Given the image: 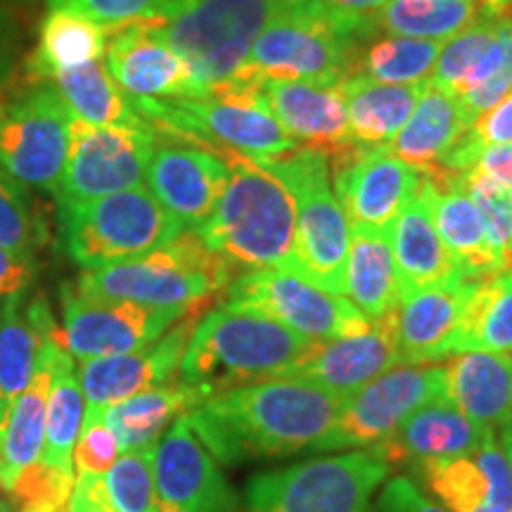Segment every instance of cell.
Wrapping results in <instances>:
<instances>
[{
    "mask_svg": "<svg viewBox=\"0 0 512 512\" xmlns=\"http://www.w3.org/2000/svg\"><path fill=\"white\" fill-rule=\"evenodd\" d=\"M342 399L302 377H271L209 396L185 415L219 465L313 451Z\"/></svg>",
    "mask_w": 512,
    "mask_h": 512,
    "instance_id": "obj_1",
    "label": "cell"
},
{
    "mask_svg": "<svg viewBox=\"0 0 512 512\" xmlns=\"http://www.w3.org/2000/svg\"><path fill=\"white\" fill-rule=\"evenodd\" d=\"M230 178L214 214L195 228L204 245L233 266L290 268L297 230V200L273 159H249L216 150Z\"/></svg>",
    "mask_w": 512,
    "mask_h": 512,
    "instance_id": "obj_2",
    "label": "cell"
},
{
    "mask_svg": "<svg viewBox=\"0 0 512 512\" xmlns=\"http://www.w3.org/2000/svg\"><path fill=\"white\" fill-rule=\"evenodd\" d=\"M311 344L259 313L219 306L197 318L176 380L204 401L245 384L290 375Z\"/></svg>",
    "mask_w": 512,
    "mask_h": 512,
    "instance_id": "obj_3",
    "label": "cell"
},
{
    "mask_svg": "<svg viewBox=\"0 0 512 512\" xmlns=\"http://www.w3.org/2000/svg\"><path fill=\"white\" fill-rule=\"evenodd\" d=\"M361 43L363 36L320 0H283L228 86L261 88L268 79L337 86L349 76Z\"/></svg>",
    "mask_w": 512,
    "mask_h": 512,
    "instance_id": "obj_4",
    "label": "cell"
},
{
    "mask_svg": "<svg viewBox=\"0 0 512 512\" xmlns=\"http://www.w3.org/2000/svg\"><path fill=\"white\" fill-rule=\"evenodd\" d=\"M235 278V266L204 245L195 230H181L174 240L93 271H83L76 290L88 297L117 299L159 309H197Z\"/></svg>",
    "mask_w": 512,
    "mask_h": 512,
    "instance_id": "obj_5",
    "label": "cell"
},
{
    "mask_svg": "<svg viewBox=\"0 0 512 512\" xmlns=\"http://www.w3.org/2000/svg\"><path fill=\"white\" fill-rule=\"evenodd\" d=\"M280 3L283 0H171L150 22L185 62L204 98L238 79Z\"/></svg>",
    "mask_w": 512,
    "mask_h": 512,
    "instance_id": "obj_6",
    "label": "cell"
},
{
    "mask_svg": "<svg viewBox=\"0 0 512 512\" xmlns=\"http://www.w3.org/2000/svg\"><path fill=\"white\" fill-rule=\"evenodd\" d=\"M136 112L164 136L233 150L249 159H280L299 150L261 98L259 88L226 86L192 100L131 98Z\"/></svg>",
    "mask_w": 512,
    "mask_h": 512,
    "instance_id": "obj_7",
    "label": "cell"
},
{
    "mask_svg": "<svg viewBox=\"0 0 512 512\" xmlns=\"http://www.w3.org/2000/svg\"><path fill=\"white\" fill-rule=\"evenodd\" d=\"M181 230L145 185L88 202H60L62 247L83 271L152 252Z\"/></svg>",
    "mask_w": 512,
    "mask_h": 512,
    "instance_id": "obj_8",
    "label": "cell"
},
{
    "mask_svg": "<svg viewBox=\"0 0 512 512\" xmlns=\"http://www.w3.org/2000/svg\"><path fill=\"white\" fill-rule=\"evenodd\" d=\"M389 470L373 448L311 458L254 477L240 512H368Z\"/></svg>",
    "mask_w": 512,
    "mask_h": 512,
    "instance_id": "obj_9",
    "label": "cell"
},
{
    "mask_svg": "<svg viewBox=\"0 0 512 512\" xmlns=\"http://www.w3.org/2000/svg\"><path fill=\"white\" fill-rule=\"evenodd\" d=\"M297 200L292 264L287 271L339 297H347V256L351 226L330 188V166L316 150L299 147L273 159Z\"/></svg>",
    "mask_w": 512,
    "mask_h": 512,
    "instance_id": "obj_10",
    "label": "cell"
},
{
    "mask_svg": "<svg viewBox=\"0 0 512 512\" xmlns=\"http://www.w3.org/2000/svg\"><path fill=\"white\" fill-rule=\"evenodd\" d=\"M221 306L271 318L311 342L361 335L373 328L347 297L309 283L287 268H254L230 280Z\"/></svg>",
    "mask_w": 512,
    "mask_h": 512,
    "instance_id": "obj_11",
    "label": "cell"
},
{
    "mask_svg": "<svg viewBox=\"0 0 512 512\" xmlns=\"http://www.w3.org/2000/svg\"><path fill=\"white\" fill-rule=\"evenodd\" d=\"M74 114L46 81L0 95V169L57 197Z\"/></svg>",
    "mask_w": 512,
    "mask_h": 512,
    "instance_id": "obj_12",
    "label": "cell"
},
{
    "mask_svg": "<svg viewBox=\"0 0 512 512\" xmlns=\"http://www.w3.org/2000/svg\"><path fill=\"white\" fill-rule=\"evenodd\" d=\"M439 399H446V366L401 363L344 399L311 453L373 448L392 437L408 415Z\"/></svg>",
    "mask_w": 512,
    "mask_h": 512,
    "instance_id": "obj_13",
    "label": "cell"
},
{
    "mask_svg": "<svg viewBox=\"0 0 512 512\" xmlns=\"http://www.w3.org/2000/svg\"><path fill=\"white\" fill-rule=\"evenodd\" d=\"M157 136L159 131L150 121L138 126H95L72 119L57 202H88L143 185Z\"/></svg>",
    "mask_w": 512,
    "mask_h": 512,
    "instance_id": "obj_14",
    "label": "cell"
},
{
    "mask_svg": "<svg viewBox=\"0 0 512 512\" xmlns=\"http://www.w3.org/2000/svg\"><path fill=\"white\" fill-rule=\"evenodd\" d=\"M62 347L74 361H91L143 349L195 309H159L117 299L88 297L74 283L62 285ZM200 309V306H197Z\"/></svg>",
    "mask_w": 512,
    "mask_h": 512,
    "instance_id": "obj_15",
    "label": "cell"
},
{
    "mask_svg": "<svg viewBox=\"0 0 512 512\" xmlns=\"http://www.w3.org/2000/svg\"><path fill=\"white\" fill-rule=\"evenodd\" d=\"M328 159L335 178V197L347 214L349 226L392 228L401 209L418 195L422 174L401 159L389 155L384 147L347 143Z\"/></svg>",
    "mask_w": 512,
    "mask_h": 512,
    "instance_id": "obj_16",
    "label": "cell"
},
{
    "mask_svg": "<svg viewBox=\"0 0 512 512\" xmlns=\"http://www.w3.org/2000/svg\"><path fill=\"white\" fill-rule=\"evenodd\" d=\"M152 470L159 512H240L238 496L188 418H178L157 441Z\"/></svg>",
    "mask_w": 512,
    "mask_h": 512,
    "instance_id": "obj_17",
    "label": "cell"
},
{
    "mask_svg": "<svg viewBox=\"0 0 512 512\" xmlns=\"http://www.w3.org/2000/svg\"><path fill=\"white\" fill-rule=\"evenodd\" d=\"M228 178L223 157L192 140L157 145L145 171L147 190L188 230L200 228L214 214Z\"/></svg>",
    "mask_w": 512,
    "mask_h": 512,
    "instance_id": "obj_18",
    "label": "cell"
},
{
    "mask_svg": "<svg viewBox=\"0 0 512 512\" xmlns=\"http://www.w3.org/2000/svg\"><path fill=\"white\" fill-rule=\"evenodd\" d=\"M197 309L178 320L162 337L128 354L91 358L79 363V382L86 411H100L147 389L176 382L178 366L197 323Z\"/></svg>",
    "mask_w": 512,
    "mask_h": 512,
    "instance_id": "obj_19",
    "label": "cell"
},
{
    "mask_svg": "<svg viewBox=\"0 0 512 512\" xmlns=\"http://www.w3.org/2000/svg\"><path fill=\"white\" fill-rule=\"evenodd\" d=\"M477 280L453 275L401 299L394 335L401 363H439L460 354L465 313Z\"/></svg>",
    "mask_w": 512,
    "mask_h": 512,
    "instance_id": "obj_20",
    "label": "cell"
},
{
    "mask_svg": "<svg viewBox=\"0 0 512 512\" xmlns=\"http://www.w3.org/2000/svg\"><path fill=\"white\" fill-rule=\"evenodd\" d=\"M105 67L131 98L192 100L200 98L195 81L174 48L159 36L150 19L112 29Z\"/></svg>",
    "mask_w": 512,
    "mask_h": 512,
    "instance_id": "obj_21",
    "label": "cell"
},
{
    "mask_svg": "<svg viewBox=\"0 0 512 512\" xmlns=\"http://www.w3.org/2000/svg\"><path fill=\"white\" fill-rule=\"evenodd\" d=\"M396 366H401V354L396 347L394 313H389L373 320V328L361 335L313 342L285 377H302L344 401Z\"/></svg>",
    "mask_w": 512,
    "mask_h": 512,
    "instance_id": "obj_22",
    "label": "cell"
},
{
    "mask_svg": "<svg viewBox=\"0 0 512 512\" xmlns=\"http://www.w3.org/2000/svg\"><path fill=\"white\" fill-rule=\"evenodd\" d=\"M422 192L430 202L434 226L458 275L465 280H482L505 271L491 252L482 216L465 190L463 171H434L422 181Z\"/></svg>",
    "mask_w": 512,
    "mask_h": 512,
    "instance_id": "obj_23",
    "label": "cell"
},
{
    "mask_svg": "<svg viewBox=\"0 0 512 512\" xmlns=\"http://www.w3.org/2000/svg\"><path fill=\"white\" fill-rule=\"evenodd\" d=\"M494 434L477 425L446 399L432 401L408 415L392 437L373 446L389 467L411 465L413 470L427 460L475 456L484 439Z\"/></svg>",
    "mask_w": 512,
    "mask_h": 512,
    "instance_id": "obj_24",
    "label": "cell"
},
{
    "mask_svg": "<svg viewBox=\"0 0 512 512\" xmlns=\"http://www.w3.org/2000/svg\"><path fill=\"white\" fill-rule=\"evenodd\" d=\"M259 93L287 136L304 143L306 150L330 157L351 143L347 102L339 86L268 79L261 83Z\"/></svg>",
    "mask_w": 512,
    "mask_h": 512,
    "instance_id": "obj_25",
    "label": "cell"
},
{
    "mask_svg": "<svg viewBox=\"0 0 512 512\" xmlns=\"http://www.w3.org/2000/svg\"><path fill=\"white\" fill-rule=\"evenodd\" d=\"M55 339H60V328L46 294L24 287L5 297L0 306V396L8 411Z\"/></svg>",
    "mask_w": 512,
    "mask_h": 512,
    "instance_id": "obj_26",
    "label": "cell"
},
{
    "mask_svg": "<svg viewBox=\"0 0 512 512\" xmlns=\"http://www.w3.org/2000/svg\"><path fill=\"white\" fill-rule=\"evenodd\" d=\"M446 401L496 437L512 430V356L463 351L448 358Z\"/></svg>",
    "mask_w": 512,
    "mask_h": 512,
    "instance_id": "obj_27",
    "label": "cell"
},
{
    "mask_svg": "<svg viewBox=\"0 0 512 512\" xmlns=\"http://www.w3.org/2000/svg\"><path fill=\"white\" fill-rule=\"evenodd\" d=\"M467 119L456 95L432 79L420 83V95L406 126L384 150L422 176H432L460 143Z\"/></svg>",
    "mask_w": 512,
    "mask_h": 512,
    "instance_id": "obj_28",
    "label": "cell"
},
{
    "mask_svg": "<svg viewBox=\"0 0 512 512\" xmlns=\"http://www.w3.org/2000/svg\"><path fill=\"white\" fill-rule=\"evenodd\" d=\"M62 349V337L50 342L38 361L36 373L22 394L10 406L0 434V489L10 494L17 477L41 458L43 439H46V408L50 380L57 351Z\"/></svg>",
    "mask_w": 512,
    "mask_h": 512,
    "instance_id": "obj_29",
    "label": "cell"
},
{
    "mask_svg": "<svg viewBox=\"0 0 512 512\" xmlns=\"http://www.w3.org/2000/svg\"><path fill=\"white\" fill-rule=\"evenodd\" d=\"M344 283L349 302L370 320H380L399 309L403 294L389 228L351 226Z\"/></svg>",
    "mask_w": 512,
    "mask_h": 512,
    "instance_id": "obj_30",
    "label": "cell"
},
{
    "mask_svg": "<svg viewBox=\"0 0 512 512\" xmlns=\"http://www.w3.org/2000/svg\"><path fill=\"white\" fill-rule=\"evenodd\" d=\"M389 233H392L394 264L403 297L458 275L444 242L439 238L437 226H434L430 202H427L422 188L401 209Z\"/></svg>",
    "mask_w": 512,
    "mask_h": 512,
    "instance_id": "obj_31",
    "label": "cell"
},
{
    "mask_svg": "<svg viewBox=\"0 0 512 512\" xmlns=\"http://www.w3.org/2000/svg\"><path fill=\"white\" fill-rule=\"evenodd\" d=\"M337 86L347 102L349 140L366 150L392 143L420 95V83H380L366 76H347Z\"/></svg>",
    "mask_w": 512,
    "mask_h": 512,
    "instance_id": "obj_32",
    "label": "cell"
},
{
    "mask_svg": "<svg viewBox=\"0 0 512 512\" xmlns=\"http://www.w3.org/2000/svg\"><path fill=\"white\" fill-rule=\"evenodd\" d=\"M197 403H202V396L176 380L100 408V413L117 439L119 451L126 453L157 444L162 434Z\"/></svg>",
    "mask_w": 512,
    "mask_h": 512,
    "instance_id": "obj_33",
    "label": "cell"
},
{
    "mask_svg": "<svg viewBox=\"0 0 512 512\" xmlns=\"http://www.w3.org/2000/svg\"><path fill=\"white\" fill-rule=\"evenodd\" d=\"M29 81L50 83L60 93L74 119L88 121V124L138 126L145 121L133 107L131 95L121 91L100 60L69 69H50Z\"/></svg>",
    "mask_w": 512,
    "mask_h": 512,
    "instance_id": "obj_34",
    "label": "cell"
},
{
    "mask_svg": "<svg viewBox=\"0 0 512 512\" xmlns=\"http://www.w3.org/2000/svg\"><path fill=\"white\" fill-rule=\"evenodd\" d=\"M86 399L79 382L76 361L67 349L57 351L53 380H50L48 408H46V439H43L41 463L74 475V446L79 439ZM76 477V475H74Z\"/></svg>",
    "mask_w": 512,
    "mask_h": 512,
    "instance_id": "obj_35",
    "label": "cell"
},
{
    "mask_svg": "<svg viewBox=\"0 0 512 512\" xmlns=\"http://www.w3.org/2000/svg\"><path fill=\"white\" fill-rule=\"evenodd\" d=\"M107 41H110V29L102 24L72 12L50 10L41 24L38 46L27 60V76L36 79L50 69H69L100 60L105 55Z\"/></svg>",
    "mask_w": 512,
    "mask_h": 512,
    "instance_id": "obj_36",
    "label": "cell"
},
{
    "mask_svg": "<svg viewBox=\"0 0 512 512\" xmlns=\"http://www.w3.org/2000/svg\"><path fill=\"white\" fill-rule=\"evenodd\" d=\"M479 17L477 0H389L370 24L392 36L448 41Z\"/></svg>",
    "mask_w": 512,
    "mask_h": 512,
    "instance_id": "obj_37",
    "label": "cell"
},
{
    "mask_svg": "<svg viewBox=\"0 0 512 512\" xmlns=\"http://www.w3.org/2000/svg\"><path fill=\"white\" fill-rule=\"evenodd\" d=\"M463 351L512 356V268L475 283L460 337Z\"/></svg>",
    "mask_w": 512,
    "mask_h": 512,
    "instance_id": "obj_38",
    "label": "cell"
},
{
    "mask_svg": "<svg viewBox=\"0 0 512 512\" xmlns=\"http://www.w3.org/2000/svg\"><path fill=\"white\" fill-rule=\"evenodd\" d=\"M444 41L389 36L358 50L349 76H366L380 83H422L437 64Z\"/></svg>",
    "mask_w": 512,
    "mask_h": 512,
    "instance_id": "obj_39",
    "label": "cell"
},
{
    "mask_svg": "<svg viewBox=\"0 0 512 512\" xmlns=\"http://www.w3.org/2000/svg\"><path fill=\"white\" fill-rule=\"evenodd\" d=\"M512 93V19H501L498 34L486 50L482 60L475 64L467 79L453 93L463 107L467 124L479 114L498 105Z\"/></svg>",
    "mask_w": 512,
    "mask_h": 512,
    "instance_id": "obj_40",
    "label": "cell"
},
{
    "mask_svg": "<svg viewBox=\"0 0 512 512\" xmlns=\"http://www.w3.org/2000/svg\"><path fill=\"white\" fill-rule=\"evenodd\" d=\"M415 472L448 512H472L486 505L489 486L472 456L427 460L415 467Z\"/></svg>",
    "mask_w": 512,
    "mask_h": 512,
    "instance_id": "obj_41",
    "label": "cell"
},
{
    "mask_svg": "<svg viewBox=\"0 0 512 512\" xmlns=\"http://www.w3.org/2000/svg\"><path fill=\"white\" fill-rule=\"evenodd\" d=\"M155 448L143 446L126 451L110 467L102 486L114 512H159L155 491Z\"/></svg>",
    "mask_w": 512,
    "mask_h": 512,
    "instance_id": "obj_42",
    "label": "cell"
},
{
    "mask_svg": "<svg viewBox=\"0 0 512 512\" xmlns=\"http://www.w3.org/2000/svg\"><path fill=\"white\" fill-rule=\"evenodd\" d=\"M46 238V223L36 214L27 185L0 169V247L36 254Z\"/></svg>",
    "mask_w": 512,
    "mask_h": 512,
    "instance_id": "obj_43",
    "label": "cell"
},
{
    "mask_svg": "<svg viewBox=\"0 0 512 512\" xmlns=\"http://www.w3.org/2000/svg\"><path fill=\"white\" fill-rule=\"evenodd\" d=\"M498 27H501V19L498 17L479 15L470 27L448 38L444 46H441L437 64H434L432 81L444 86L446 91L456 93L460 83L467 79V74L475 69V64L482 60L486 50L494 43Z\"/></svg>",
    "mask_w": 512,
    "mask_h": 512,
    "instance_id": "obj_44",
    "label": "cell"
},
{
    "mask_svg": "<svg viewBox=\"0 0 512 512\" xmlns=\"http://www.w3.org/2000/svg\"><path fill=\"white\" fill-rule=\"evenodd\" d=\"M465 190L470 192L472 202L482 216L486 240H489L491 252L501 261L505 271L512 268V252H510V216H512V192L498 185L494 178L479 174L470 169L463 171Z\"/></svg>",
    "mask_w": 512,
    "mask_h": 512,
    "instance_id": "obj_45",
    "label": "cell"
},
{
    "mask_svg": "<svg viewBox=\"0 0 512 512\" xmlns=\"http://www.w3.org/2000/svg\"><path fill=\"white\" fill-rule=\"evenodd\" d=\"M74 475H64L60 470L43 465L36 460L29 465L17 482L12 484L10 498L15 512H67L69 498L74 491Z\"/></svg>",
    "mask_w": 512,
    "mask_h": 512,
    "instance_id": "obj_46",
    "label": "cell"
},
{
    "mask_svg": "<svg viewBox=\"0 0 512 512\" xmlns=\"http://www.w3.org/2000/svg\"><path fill=\"white\" fill-rule=\"evenodd\" d=\"M484 145H512V93L467 126L465 136L444 159L441 169L467 171L472 152Z\"/></svg>",
    "mask_w": 512,
    "mask_h": 512,
    "instance_id": "obj_47",
    "label": "cell"
},
{
    "mask_svg": "<svg viewBox=\"0 0 512 512\" xmlns=\"http://www.w3.org/2000/svg\"><path fill=\"white\" fill-rule=\"evenodd\" d=\"M169 3L171 0H48V8L81 15L112 31L157 17Z\"/></svg>",
    "mask_w": 512,
    "mask_h": 512,
    "instance_id": "obj_48",
    "label": "cell"
},
{
    "mask_svg": "<svg viewBox=\"0 0 512 512\" xmlns=\"http://www.w3.org/2000/svg\"><path fill=\"white\" fill-rule=\"evenodd\" d=\"M121 456L117 439L100 411H86L83 425L74 446V475L76 477H105Z\"/></svg>",
    "mask_w": 512,
    "mask_h": 512,
    "instance_id": "obj_49",
    "label": "cell"
},
{
    "mask_svg": "<svg viewBox=\"0 0 512 512\" xmlns=\"http://www.w3.org/2000/svg\"><path fill=\"white\" fill-rule=\"evenodd\" d=\"M472 458H475L479 470L484 472L486 486H489L484 510L512 512V470L508 456H505L501 444L496 441V434H489Z\"/></svg>",
    "mask_w": 512,
    "mask_h": 512,
    "instance_id": "obj_50",
    "label": "cell"
},
{
    "mask_svg": "<svg viewBox=\"0 0 512 512\" xmlns=\"http://www.w3.org/2000/svg\"><path fill=\"white\" fill-rule=\"evenodd\" d=\"M368 512H448L420 491L411 477H392L373 498Z\"/></svg>",
    "mask_w": 512,
    "mask_h": 512,
    "instance_id": "obj_51",
    "label": "cell"
},
{
    "mask_svg": "<svg viewBox=\"0 0 512 512\" xmlns=\"http://www.w3.org/2000/svg\"><path fill=\"white\" fill-rule=\"evenodd\" d=\"M36 273V254L12 252V249L0 247V299L24 290V287H31Z\"/></svg>",
    "mask_w": 512,
    "mask_h": 512,
    "instance_id": "obj_52",
    "label": "cell"
},
{
    "mask_svg": "<svg viewBox=\"0 0 512 512\" xmlns=\"http://www.w3.org/2000/svg\"><path fill=\"white\" fill-rule=\"evenodd\" d=\"M470 169L494 178L498 185L512 192V145L477 147L470 157V166H467V171Z\"/></svg>",
    "mask_w": 512,
    "mask_h": 512,
    "instance_id": "obj_53",
    "label": "cell"
},
{
    "mask_svg": "<svg viewBox=\"0 0 512 512\" xmlns=\"http://www.w3.org/2000/svg\"><path fill=\"white\" fill-rule=\"evenodd\" d=\"M320 3L330 12H335L339 19L351 24L363 36V41H368V38H373V24H370V19L389 0H320Z\"/></svg>",
    "mask_w": 512,
    "mask_h": 512,
    "instance_id": "obj_54",
    "label": "cell"
},
{
    "mask_svg": "<svg viewBox=\"0 0 512 512\" xmlns=\"http://www.w3.org/2000/svg\"><path fill=\"white\" fill-rule=\"evenodd\" d=\"M67 512H114L105 496L102 477H76Z\"/></svg>",
    "mask_w": 512,
    "mask_h": 512,
    "instance_id": "obj_55",
    "label": "cell"
},
{
    "mask_svg": "<svg viewBox=\"0 0 512 512\" xmlns=\"http://www.w3.org/2000/svg\"><path fill=\"white\" fill-rule=\"evenodd\" d=\"M479 15L510 19L512 17V0H477Z\"/></svg>",
    "mask_w": 512,
    "mask_h": 512,
    "instance_id": "obj_56",
    "label": "cell"
},
{
    "mask_svg": "<svg viewBox=\"0 0 512 512\" xmlns=\"http://www.w3.org/2000/svg\"><path fill=\"white\" fill-rule=\"evenodd\" d=\"M501 437V448L505 451V456H508V463H510V470H512V430H505L498 434Z\"/></svg>",
    "mask_w": 512,
    "mask_h": 512,
    "instance_id": "obj_57",
    "label": "cell"
},
{
    "mask_svg": "<svg viewBox=\"0 0 512 512\" xmlns=\"http://www.w3.org/2000/svg\"><path fill=\"white\" fill-rule=\"evenodd\" d=\"M5 418H8V408H5V403H3V396H0V434H3Z\"/></svg>",
    "mask_w": 512,
    "mask_h": 512,
    "instance_id": "obj_58",
    "label": "cell"
},
{
    "mask_svg": "<svg viewBox=\"0 0 512 512\" xmlns=\"http://www.w3.org/2000/svg\"><path fill=\"white\" fill-rule=\"evenodd\" d=\"M0 512H15V510H12L10 505H5L3 501H0Z\"/></svg>",
    "mask_w": 512,
    "mask_h": 512,
    "instance_id": "obj_59",
    "label": "cell"
},
{
    "mask_svg": "<svg viewBox=\"0 0 512 512\" xmlns=\"http://www.w3.org/2000/svg\"><path fill=\"white\" fill-rule=\"evenodd\" d=\"M510 252H512V216H510Z\"/></svg>",
    "mask_w": 512,
    "mask_h": 512,
    "instance_id": "obj_60",
    "label": "cell"
},
{
    "mask_svg": "<svg viewBox=\"0 0 512 512\" xmlns=\"http://www.w3.org/2000/svg\"><path fill=\"white\" fill-rule=\"evenodd\" d=\"M472 512H486V510H484V508H479V510H472Z\"/></svg>",
    "mask_w": 512,
    "mask_h": 512,
    "instance_id": "obj_61",
    "label": "cell"
}]
</instances>
